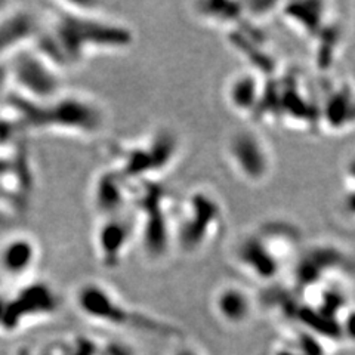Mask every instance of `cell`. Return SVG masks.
I'll use <instances>...</instances> for the list:
<instances>
[{"label":"cell","mask_w":355,"mask_h":355,"mask_svg":"<svg viewBox=\"0 0 355 355\" xmlns=\"http://www.w3.org/2000/svg\"><path fill=\"white\" fill-rule=\"evenodd\" d=\"M218 309L222 317L230 321H239L248 314V299L241 292L234 288H227L218 297Z\"/></svg>","instance_id":"cell-4"},{"label":"cell","mask_w":355,"mask_h":355,"mask_svg":"<svg viewBox=\"0 0 355 355\" xmlns=\"http://www.w3.org/2000/svg\"><path fill=\"white\" fill-rule=\"evenodd\" d=\"M37 262L36 241L28 237H12L0 248V271L22 279Z\"/></svg>","instance_id":"cell-3"},{"label":"cell","mask_w":355,"mask_h":355,"mask_svg":"<svg viewBox=\"0 0 355 355\" xmlns=\"http://www.w3.org/2000/svg\"><path fill=\"white\" fill-rule=\"evenodd\" d=\"M121 214L104 216L105 224L96 230L98 257L105 265H117L123 257L126 246H130V236L133 234L135 222L126 220L120 216Z\"/></svg>","instance_id":"cell-2"},{"label":"cell","mask_w":355,"mask_h":355,"mask_svg":"<svg viewBox=\"0 0 355 355\" xmlns=\"http://www.w3.org/2000/svg\"><path fill=\"white\" fill-rule=\"evenodd\" d=\"M74 304L79 313L94 323L111 327L129 326L132 321L130 309L113 291L98 282L82 283L77 288Z\"/></svg>","instance_id":"cell-1"}]
</instances>
